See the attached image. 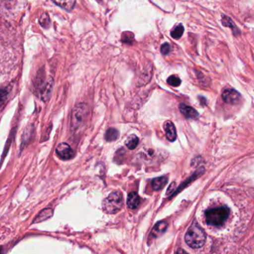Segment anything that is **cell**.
<instances>
[{
  "label": "cell",
  "mask_w": 254,
  "mask_h": 254,
  "mask_svg": "<svg viewBox=\"0 0 254 254\" xmlns=\"http://www.w3.org/2000/svg\"><path fill=\"white\" fill-rule=\"evenodd\" d=\"M204 173V168H201L199 169V170H197V171L195 172V173H194V174L192 175V176H191L190 178H189V179H188V180H186V182H184L183 185H180V186H179V188H178L176 192H179V191L182 190H183L184 188H186V187L188 186V185H189V184H190L191 182H193V181L195 180V179H196L197 178L199 177V176H201V175H202L203 173Z\"/></svg>",
  "instance_id": "obj_14"
},
{
  "label": "cell",
  "mask_w": 254,
  "mask_h": 254,
  "mask_svg": "<svg viewBox=\"0 0 254 254\" xmlns=\"http://www.w3.org/2000/svg\"><path fill=\"white\" fill-rule=\"evenodd\" d=\"M40 22V25L44 27V28H48L49 27V24H50V20H49V17L47 13H43L42 15Z\"/></svg>",
  "instance_id": "obj_21"
},
{
  "label": "cell",
  "mask_w": 254,
  "mask_h": 254,
  "mask_svg": "<svg viewBox=\"0 0 254 254\" xmlns=\"http://www.w3.org/2000/svg\"><path fill=\"white\" fill-rule=\"evenodd\" d=\"M184 31H185V28L182 24H179V25L175 26L171 31V36L173 38L178 39L181 38L182 35H183Z\"/></svg>",
  "instance_id": "obj_18"
},
{
  "label": "cell",
  "mask_w": 254,
  "mask_h": 254,
  "mask_svg": "<svg viewBox=\"0 0 254 254\" xmlns=\"http://www.w3.org/2000/svg\"><path fill=\"white\" fill-rule=\"evenodd\" d=\"M55 4H58L67 11H71L74 8L76 0H54Z\"/></svg>",
  "instance_id": "obj_13"
},
{
  "label": "cell",
  "mask_w": 254,
  "mask_h": 254,
  "mask_svg": "<svg viewBox=\"0 0 254 254\" xmlns=\"http://www.w3.org/2000/svg\"><path fill=\"white\" fill-rule=\"evenodd\" d=\"M222 99L227 104H237L241 99V95L234 89H228L222 93Z\"/></svg>",
  "instance_id": "obj_6"
},
{
  "label": "cell",
  "mask_w": 254,
  "mask_h": 254,
  "mask_svg": "<svg viewBox=\"0 0 254 254\" xmlns=\"http://www.w3.org/2000/svg\"><path fill=\"white\" fill-rule=\"evenodd\" d=\"M170 49H171V48H170V45L167 43H164V44H163L161 47V53H162V55H167L170 53Z\"/></svg>",
  "instance_id": "obj_23"
},
{
  "label": "cell",
  "mask_w": 254,
  "mask_h": 254,
  "mask_svg": "<svg viewBox=\"0 0 254 254\" xmlns=\"http://www.w3.org/2000/svg\"><path fill=\"white\" fill-rule=\"evenodd\" d=\"M185 242L192 249H200L206 242V234L204 230L196 222H194L190 227L185 235Z\"/></svg>",
  "instance_id": "obj_1"
},
{
  "label": "cell",
  "mask_w": 254,
  "mask_h": 254,
  "mask_svg": "<svg viewBox=\"0 0 254 254\" xmlns=\"http://www.w3.org/2000/svg\"><path fill=\"white\" fill-rule=\"evenodd\" d=\"M140 197L137 195V192H130L127 198V205L130 209H136L140 204Z\"/></svg>",
  "instance_id": "obj_11"
},
{
  "label": "cell",
  "mask_w": 254,
  "mask_h": 254,
  "mask_svg": "<svg viewBox=\"0 0 254 254\" xmlns=\"http://www.w3.org/2000/svg\"><path fill=\"white\" fill-rule=\"evenodd\" d=\"M179 110L187 119H197L199 117V114L195 109L189 107V106L185 105V104H181L179 105Z\"/></svg>",
  "instance_id": "obj_7"
},
{
  "label": "cell",
  "mask_w": 254,
  "mask_h": 254,
  "mask_svg": "<svg viewBox=\"0 0 254 254\" xmlns=\"http://www.w3.org/2000/svg\"><path fill=\"white\" fill-rule=\"evenodd\" d=\"M139 143V139L135 134H131L127 137L125 144L128 149H135L136 146H137Z\"/></svg>",
  "instance_id": "obj_17"
},
{
  "label": "cell",
  "mask_w": 254,
  "mask_h": 254,
  "mask_svg": "<svg viewBox=\"0 0 254 254\" xmlns=\"http://www.w3.org/2000/svg\"><path fill=\"white\" fill-rule=\"evenodd\" d=\"M164 129L165 131L166 137L170 141L173 142L176 140L177 133H176V127L170 121H167L164 124Z\"/></svg>",
  "instance_id": "obj_8"
},
{
  "label": "cell",
  "mask_w": 254,
  "mask_h": 254,
  "mask_svg": "<svg viewBox=\"0 0 254 254\" xmlns=\"http://www.w3.org/2000/svg\"><path fill=\"white\" fill-rule=\"evenodd\" d=\"M4 249H3V248L1 247V246H0V254H4Z\"/></svg>",
  "instance_id": "obj_26"
},
{
  "label": "cell",
  "mask_w": 254,
  "mask_h": 254,
  "mask_svg": "<svg viewBox=\"0 0 254 254\" xmlns=\"http://www.w3.org/2000/svg\"><path fill=\"white\" fill-rule=\"evenodd\" d=\"M119 137V131L116 128H110L106 131L105 139L107 141H114V140H117Z\"/></svg>",
  "instance_id": "obj_16"
},
{
  "label": "cell",
  "mask_w": 254,
  "mask_h": 254,
  "mask_svg": "<svg viewBox=\"0 0 254 254\" xmlns=\"http://www.w3.org/2000/svg\"><path fill=\"white\" fill-rule=\"evenodd\" d=\"M175 187H176V183L175 182H173L171 185L169 187V189L167 190V194L173 193V192H175Z\"/></svg>",
  "instance_id": "obj_24"
},
{
  "label": "cell",
  "mask_w": 254,
  "mask_h": 254,
  "mask_svg": "<svg viewBox=\"0 0 254 254\" xmlns=\"http://www.w3.org/2000/svg\"><path fill=\"white\" fill-rule=\"evenodd\" d=\"M176 254H188L186 253V252H185V251L182 250V249H179L178 250L177 253Z\"/></svg>",
  "instance_id": "obj_25"
},
{
  "label": "cell",
  "mask_w": 254,
  "mask_h": 254,
  "mask_svg": "<svg viewBox=\"0 0 254 254\" xmlns=\"http://www.w3.org/2000/svg\"><path fill=\"white\" fill-rule=\"evenodd\" d=\"M167 83H168V84H170V86L177 87V86H180L182 81H181L180 79H179L177 76L172 75L167 79Z\"/></svg>",
  "instance_id": "obj_20"
},
{
  "label": "cell",
  "mask_w": 254,
  "mask_h": 254,
  "mask_svg": "<svg viewBox=\"0 0 254 254\" xmlns=\"http://www.w3.org/2000/svg\"><path fill=\"white\" fill-rule=\"evenodd\" d=\"M222 25H223L224 26L228 27V28H231V30H232L233 31V34H234V35H240V30H239L237 25L234 24V21H233L229 16H226V15H222Z\"/></svg>",
  "instance_id": "obj_10"
},
{
  "label": "cell",
  "mask_w": 254,
  "mask_h": 254,
  "mask_svg": "<svg viewBox=\"0 0 254 254\" xmlns=\"http://www.w3.org/2000/svg\"><path fill=\"white\" fill-rule=\"evenodd\" d=\"M168 182V179L166 176H161V177L156 178L153 179L152 182V186L155 190H160L162 189L167 185Z\"/></svg>",
  "instance_id": "obj_12"
},
{
  "label": "cell",
  "mask_w": 254,
  "mask_h": 254,
  "mask_svg": "<svg viewBox=\"0 0 254 254\" xmlns=\"http://www.w3.org/2000/svg\"><path fill=\"white\" fill-rule=\"evenodd\" d=\"M133 38H134V34H131V33L126 32L124 34L122 41L124 43H131L133 41Z\"/></svg>",
  "instance_id": "obj_22"
},
{
  "label": "cell",
  "mask_w": 254,
  "mask_h": 254,
  "mask_svg": "<svg viewBox=\"0 0 254 254\" xmlns=\"http://www.w3.org/2000/svg\"><path fill=\"white\" fill-rule=\"evenodd\" d=\"M231 210L227 207H216L210 209L205 213L206 222L213 227L222 226L229 217Z\"/></svg>",
  "instance_id": "obj_2"
},
{
  "label": "cell",
  "mask_w": 254,
  "mask_h": 254,
  "mask_svg": "<svg viewBox=\"0 0 254 254\" xmlns=\"http://www.w3.org/2000/svg\"><path fill=\"white\" fill-rule=\"evenodd\" d=\"M167 228V223L164 221L158 222L154 227L153 229L151 231L149 237L152 239L158 238L160 236L162 235Z\"/></svg>",
  "instance_id": "obj_9"
},
{
  "label": "cell",
  "mask_w": 254,
  "mask_h": 254,
  "mask_svg": "<svg viewBox=\"0 0 254 254\" xmlns=\"http://www.w3.org/2000/svg\"><path fill=\"white\" fill-rule=\"evenodd\" d=\"M9 90L7 88H0V107L5 104L8 98Z\"/></svg>",
  "instance_id": "obj_19"
},
{
  "label": "cell",
  "mask_w": 254,
  "mask_h": 254,
  "mask_svg": "<svg viewBox=\"0 0 254 254\" xmlns=\"http://www.w3.org/2000/svg\"><path fill=\"white\" fill-rule=\"evenodd\" d=\"M87 106L85 104H78L73 109L71 118V129L76 131L84 123L87 116Z\"/></svg>",
  "instance_id": "obj_4"
},
{
  "label": "cell",
  "mask_w": 254,
  "mask_h": 254,
  "mask_svg": "<svg viewBox=\"0 0 254 254\" xmlns=\"http://www.w3.org/2000/svg\"><path fill=\"white\" fill-rule=\"evenodd\" d=\"M123 206V195L119 191L112 192L103 202V209L108 213L119 212Z\"/></svg>",
  "instance_id": "obj_3"
},
{
  "label": "cell",
  "mask_w": 254,
  "mask_h": 254,
  "mask_svg": "<svg viewBox=\"0 0 254 254\" xmlns=\"http://www.w3.org/2000/svg\"><path fill=\"white\" fill-rule=\"evenodd\" d=\"M53 214V211L52 209H46L43 210V211L40 212V214L37 216L35 220L34 221V223H38V222H43L46 219H49Z\"/></svg>",
  "instance_id": "obj_15"
},
{
  "label": "cell",
  "mask_w": 254,
  "mask_h": 254,
  "mask_svg": "<svg viewBox=\"0 0 254 254\" xmlns=\"http://www.w3.org/2000/svg\"><path fill=\"white\" fill-rule=\"evenodd\" d=\"M57 155L63 160H69L74 157V151L66 143H61L56 149Z\"/></svg>",
  "instance_id": "obj_5"
}]
</instances>
